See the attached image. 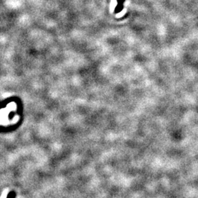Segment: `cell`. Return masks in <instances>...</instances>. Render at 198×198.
<instances>
[{"mask_svg": "<svg viewBox=\"0 0 198 198\" xmlns=\"http://www.w3.org/2000/svg\"><path fill=\"white\" fill-rule=\"evenodd\" d=\"M117 5L115 8L114 10V13H119L123 10V3L125 2V0H117Z\"/></svg>", "mask_w": 198, "mask_h": 198, "instance_id": "6da1fadb", "label": "cell"}]
</instances>
